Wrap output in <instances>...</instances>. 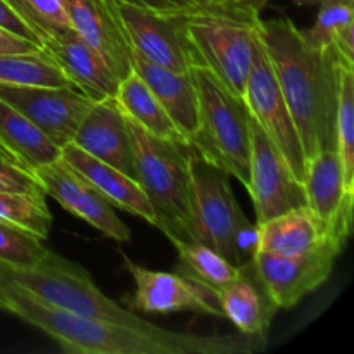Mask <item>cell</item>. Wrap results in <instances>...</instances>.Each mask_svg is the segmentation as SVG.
<instances>
[{"mask_svg":"<svg viewBox=\"0 0 354 354\" xmlns=\"http://www.w3.org/2000/svg\"><path fill=\"white\" fill-rule=\"evenodd\" d=\"M0 310L54 339L68 354H252L265 349L259 335H196L159 328L137 330L90 320L55 308L0 273Z\"/></svg>","mask_w":354,"mask_h":354,"instance_id":"cell-1","label":"cell"},{"mask_svg":"<svg viewBox=\"0 0 354 354\" xmlns=\"http://www.w3.org/2000/svg\"><path fill=\"white\" fill-rule=\"evenodd\" d=\"M258 33L306 159L324 149H335L337 50L310 47L289 17L261 19Z\"/></svg>","mask_w":354,"mask_h":354,"instance_id":"cell-2","label":"cell"},{"mask_svg":"<svg viewBox=\"0 0 354 354\" xmlns=\"http://www.w3.org/2000/svg\"><path fill=\"white\" fill-rule=\"evenodd\" d=\"M187 152L190 180L185 241L207 245L232 265H245L258 251V223L242 213L230 176L204 161L190 145Z\"/></svg>","mask_w":354,"mask_h":354,"instance_id":"cell-3","label":"cell"},{"mask_svg":"<svg viewBox=\"0 0 354 354\" xmlns=\"http://www.w3.org/2000/svg\"><path fill=\"white\" fill-rule=\"evenodd\" d=\"M261 14L211 2L182 14V38L190 64L207 69L242 95L252 62Z\"/></svg>","mask_w":354,"mask_h":354,"instance_id":"cell-4","label":"cell"},{"mask_svg":"<svg viewBox=\"0 0 354 354\" xmlns=\"http://www.w3.org/2000/svg\"><path fill=\"white\" fill-rule=\"evenodd\" d=\"M197 90V130L189 145L248 189L251 182V114L242 95L207 69L190 68Z\"/></svg>","mask_w":354,"mask_h":354,"instance_id":"cell-5","label":"cell"},{"mask_svg":"<svg viewBox=\"0 0 354 354\" xmlns=\"http://www.w3.org/2000/svg\"><path fill=\"white\" fill-rule=\"evenodd\" d=\"M124 120L131 138L137 182L156 214L154 227L169 241H185L190 180L187 145L149 133L127 114Z\"/></svg>","mask_w":354,"mask_h":354,"instance_id":"cell-6","label":"cell"},{"mask_svg":"<svg viewBox=\"0 0 354 354\" xmlns=\"http://www.w3.org/2000/svg\"><path fill=\"white\" fill-rule=\"evenodd\" d=\"M0 273L37 296L38 299L78 317L123 325L144 332H156L161 328L138 317L135 311L120 306L116 301L100 292L83 266L55 252H52L50 258L38 268L23 270V272L0 268Z\"/></svg>","mask_w":354,"mask_h":354,"instance_id":"cell-7","label":"cell"},{"mask_svg":"<svg viewBox=\"0 0 354 354\" xmlns=\"http://www.w3.org/2000/svg\"><path fill=\"white\" fill-rule=\"evenodd\" d=\"M348 237L332 234L318 248L296 256L256 251L254 275L277 308H292L328 280Z\"/></svg>","mask_w":354,"mask_h":354,"instance_id":"cell-8","label":"cell"},{"mask_svg":"<svg viewBox=\"0 0 354 354\" xmlns=\"http://www.w3.org/2000/svg\"><path fill=\"white\" fill-rule=\"evenodd\" d=\"M242 99L248 106L249 114L254 118L270 142L286 159L294 176L303 182L306 156H304L299 133H297V128L290 116L259 33L256 35L251 71H249Z\"/></svg>","mask_w":354,"mask_h":354,"instance_id":"cell-9","label":"cell"},{"mask_svg":"<svg viewBox=\"0 0 354 354\" xmlns=\"http://www.w3.org/2000/svg\"><path fill=\"white\" fill-rule=\"evenodd\" d=\"M123 266L133 277L137 289L123 303L128 310L142 313H176V311H196L199 315L223 318L220 297L211 287L203 286L182 273L156 272L144 268L123 254Z\"/></svg>","mask_w":354,"mask_h":354,"instance_id":"cell-10","label":"cell"},{"mask_svg":"<svg viewBox=\"0 0 354 354\" xmlns=\"http://www.w3.org/2000/svg\"><path fill=\"white\" fill-rule=\"evenodd\" d=\"M0 99L19 111L57 147L73 140L95 100L71 86H35L0 83Z\"/></svg>","mask_w":354,"mask_h":354,"instance_id":"cell-11","label":"cell"},{"mask_svg":"<svg viewBox=\"0 0 354 354\" xmlns=\"http://www.w3.org/2000/svg\"><path fill=\"white\" fill-rule=\"evenodd\" d=\"M248 192L254 204L256 223L306 206V192L286 159L251 116V182Z\"/></svg>","mask_w":354,"mask_h":354,"instance_id":"cell-12","label":"cell"},{"mask_svg":"<svg viewBox=\"0 0 354 354\" xmlns=\"http://www.w3.org/2000/svg\"><path fill=\"white\" fill-rule=\"evenodd\" d=\"M33 176L45 196L57 201L59 206L73 216L86 221L104 237L120 244L131 241V232L116 214L114 207L61 158L35 168Z\"/></svg>","mask_w":354,"mask_h":354,"instance_id":"cell-13","label":"cell"},{"mask_svg":"<svg viewBox=\"0 0 354 354\" xmlns=\"http://www.w3.org/2000/svg\"><path fill=\"white\" fill-rule=\"evenodd\" d=\"M114 7L133 50L171 71H190L192 64L182 38L183 12H154L124 0H114Z\"/></svg>","mask_w":354,"mask_h":354,"instance_id":"cell-14","label":"cell"},{"mask_svg":"<svg viewBox=\"0 0 354 354\" xmlns=\"http://www.w3.org/2000/svg\"><path fill=\"white\" fill-rule=\"evenodd\" d=\"M73 30L102 55L116 78L123 80L133 71L131 45L114 0H61Z\"/></svg>","mask_w":354,"mask_h":354,"instance_id":"cell-15","label":"cell"},{"mask_svg":"<svg viewBox=\"0 0 354 354\" xmlns=\"http://www.w3.org/2000/svg\"><path fill=\"white\" fill-rule=\"evenodd\" d=\"M71 142L93 158L137 180L131 138L116 97L95 100Z\"/></svg>","mask_w":354,"mask_h":354,"instance_id":"cell-16","label":"cell"},{"mask_svg":"<svg viewBox=\"0 0 354 354\" xmlns=\"http://www.w3.org/2000/svg\"><path fill=\"white\" fill-rule=\"evenodd\" d=\"M303 185L306 206L330 228L351 235L354 194L346 189L335 149H324L306 159Z\"/></svg>","mask_w":354,"mask_h":354,"instance_id":"cell-17","label":"cell"},{"mask_svg":"<svg viewBox=\"0 0 354 354\" xmlns=\"http://www.w3.org/2000/svg\"><path fill=\"white\" fill-rule=\"evenodd\" d=\"M41 47L52 55L69 82L92 100L116 97L120 80L107 66L102 55L93 50L75 30L54 35L44 40Z\"/></svg>","mask_w":354,"mask_h":354,"instance_id":"cell-18","label":"cell"},{"mask_svg":"<svg viewBox=\"0 0 354 354\" xmlns=\"http://www.w3.org/2000/svg\"><path fill=\"white\" fill-rule=\"evenodd\" d=\"M61 159L80 173L111 206L156 225L154 209L137 180L82 151L73 142L61 147Z\"/></svg>","mask_w":354,"mask_h":354,"instance_id":"cell-19","label":"cell"},{"mask_svg":"<svg viewBox=\"0 0 354 354\" xmlns=\"http://www.w3.org/2000/svg\"><path fill=\"white\" fill-rule=\"evenodd\" d=\"M131 68L152 90L175 127L185 138L187 145L197 130V90L192 75L171 71L154 64L137 50H131Z\"/></svg>","mask_w":354,"mask_h":354,"instance_id":"cell-20","label":"cell"},{"mask_svg":"<svg viewBox=\"0 0 354 354\" xmlns=\"http://www.w3.org/2000/svg\"><path fill=\"white\" fill-rule=\"evenodd\" d=\"M258 251L282 256H296L311 251L332 234L346 235L328 227L308 206L294 207L272 220L258 223Z\"/></svg>","mask_w":354,"mask_h":354,"instance_id":"cell-21","label":"cell"},{"mask_svg":"<svg viewBox=\"0 0 354 354\" xmlns=\"http://www.w3.org/2000/svg\"><path fill=\"white\" fill-rule=\"evenodd\" d=\"M223 318L230 320L241 334L266 337L270 324L279 308L258 282L251 263L241 266L235 280L218 290Z\"/></svg>","mask_w":354,"mask_h":354,"instance_id":"cell-22","label":"cell"},{"mask_svg":"<svg viewBox=\"0 0 354 354\" xmlns=\"http://www.w3.org/2000/svg\"><path fill=\"white\" fill-rule=\"evenodd\" d=\"M0 152L28 171L61 158V147L0 99Z\"/></svg>","mask_w":354,"mask_h":354,"instance_id":"cell-23","label":"cell"},{"mask_svg":"<svg viewBox=\"0 0 354 354\" xmlns=\"http://www.w3.org/2000/svg\"><path fill=\"white\" fill-rule=\"evenodd\" d=\"M317 3L315 26L301 30V37L313 48L334 47L342 57L354 61V0H294Z\"/></svg>","mask_w":354,"mask_h":354,"instance_id":"cell-24","label":"cell"},{"mask_svg":"<svg viewBox=\"0 0 354 354\" xmlns=\"http://www.w3.org/2000/svg\"><path fill=\"white\" fill-rule=\"evenodd\" d=\"M116 100L121 111L135 123L145 128L149 133L187 145L185 138L175 127L158 97L152 93V90L135 71H131L127 78L120 82Z\"/></svg>","mask_w":354,"mask_h":354,"instance_id":"cell-25","label":"cell"},{"mask_svg":"<svg viewBox=\"0 0 354 354\" xmlns=\"http://www.w3.org/2000/svg\"><path fill=\"white\" fill-rule=\"evenodd\" d=\"M335 151L342 166L346 189L354 194V61L341 54L337 55Z\"/></svg>","mask_w":354,"mask_h":354,"instance_id":"cell-26","label":"cell"},{"mask_svg":"<svg viewBox=\"0 0 354 354\" xmlns=\"http://www.w3.org/2000/svg\"><path fill=\"white\" fill-rule=\"evenodd\" d=\"M0 83L76 88L44 47L31 52L0 54Z\"/></svg>","mask_w":354,"mask_h":354,"instance_id":"cell-27","label":"cell"},{"mask_svg":"<svg viewBox=\"0 0 354 354\" xmlns=\"http://www.w3.org/2000/svg\"><path fill=\"white\" fill-rule=\"evenodd\" d=\"M176 252H178V265L176 272L203 286L211 287L218 292L221 287L235 280L241 273V266L232 265L230 261L213 251L211 248L197 242L171 239Z\"/></svg>","mask_w":354,"mask_h":354,"instance_id":"cell-28","label":"cell"},{"mask_svg":"<svg viewBox=\"0 0 354 354\" xmlns=\"http://www.w3.org/2000/svg\"><path fill=\"white\" fill-rule=\"evenodd\" d=\"M45 199L47 196L44 192H0V223L16 227L45 241L50 235L54 221Z\"/></svg>","mask_w":354,"mask_h":354,"instance_id":"cell-29","label":"cell"},{"mask_svg":"<svg viewBox=\"0 0 354 354\" xmlns=\"http://www.w3.org/2000/svg\"><path fill=\"white\" fill-rule=\"evenodd\" d=\"M41 242L28 232L0 223V268L23 272L44 265L52 251Z\"/></svg>","mask_w":354,"mask_h":354,"instance_id":"cell-30","label":"cell"},{"mask_svg":"<svg viewBox=\"0 0 354 354\" xmlns=\"http://www.w3.org/2000/svg\"><path fill=\"white\" fill-rule=\"evenodd\" d=\"M17 12L37 31L41 44L48 37L71 30L61 0H10Z\"/></svg>","mask_w":354,"mask_h":354,"instance_id":"cell-31","label":"cell"},{"mask_svg":"<svg viewBox=\"0 0 354 354\" xmlns=\"http://www.w3.org/2000/svg\"><path fill=\"white\" fill-rule=\"evenodd\" d=\"M0 192L40 194L44 190L38 185L33 173L0 156Z\"/></svg>","mask_w":354,"mask_h":354,"instance_id":"cell-32","label":"cell"},{"mask_svg":"<svg viewBox=\"0 0 354 354\" xmlns=\"http://www.w3.org/2000/svg\"><path fill=\"white\" fill-rule=\"evenodd\" d=\"M0 26L19 35V37L26 38V40L41 45V40L37 35V31L24 21V17L17 12V9L12 6L10 0H0Z\"/></svg>","mask_w":354,"mask_h":354,"instance_id":"cell-33","label":"cell"},{"mask_svg":"<svg viewBox=\"0 0 354 354\" xmlns=\"http://www.w3.org/2000/svg\"><path fill=\"white\" fill-rule=\"evenodd\" d=\"M41 48L40 44L26 40L12 31L0 26V54H16V52H31Z\"/></svg>","mask_w":354,"mask_h":354,"instance_id":"cell-34","label":"cell"},{"mask_svg":"<svg viewBox=\"0 0 354 354\" xmlns=\"http://www.w3.org/2000/svg\"><path fill=\"white\" fill-rule=\"evenodd\" d=\"M124 2H130L133 6L162 14H178L194 9V6H190L187 0H124Z\"/></svg>","mask_w":354,"mask_h":354,"instance_id":"cell-35","label":"cell"},{"mask_svg":"<svg viewBox=\"0 0 354 354\" xmlns=\"http://www.w3.org/2000/svg\"><path fill=\"white\" fill-rule=\"evenodd\" d=\"M220 3H228V6H237V7H248V9L256 10L261 14L263 9L268 6V0H214Z\"/></svg>","mask_w":354,"mask_h":354,"instance_id":"cell-36","label":"cell"},{"mask_svg":"<svg viewBox=\"0 0 354 354\" xmlns=\"http://www.w3.org/2000/svg\"><path fill=\"white\" fill-rule=\"evenodd\" d=\"M187 2H189L190 6H194V7H199V6H206V3L214 2V0H187Z\"/></svg>","mask_w":354,"mask_h":354,"instance_id":"cell-37","label":"cell"},{"mask_svg":"<svg viewBox=\"0 0 354 354\" xmlns=\"http://www.w3.org/2000/svg\"><path fill=\"white\" fill-rule=\"evenodd\" d=\"M0 156H2V158H6V156H3V154H2V152H0Z\"/></svg>","mask_w":354,"mask_h":354,"instance_id":"cell-38","label":"cell"}]
</instances>
